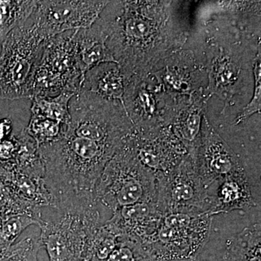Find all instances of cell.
<instances>
[{
  "instance_id": "cell-24",
  "label": "cell",
  "mask_w": 261,
  "mask_h": 261,
  "mask_svg": "<svg viewBox=\"0 0 261 261\" xmlns=\"http://www.w3.org/2000/svg\"><path fill=\"white\" fill-rule=\"evenodd\" d=\"M75 94L63 92L54 97H34L32 114L49 118L69 126L71 118L69 111L70 99Z\"/></svg>"
},
{
  "instance_id": "cell-16",
  "label": "cell",
  "mask_w": 261,
  "mask_h": 261,
  "mask_svg": "<svg viewBox=\"0 0 261 261\" xmlns=\"http://www.w3.org/2000/svg\"><path fill=\"white\" fill-rule=\"evenodd\" d=\"M207 60V86L206 93L209 97L217 95L224 102V108L241 88V63L235 53L219 47L210 51Z\"/></svg>"
},
{
  "instance_id": "cell-15",
  "label": "cell",
  "mask_w": 261,
  "mask_h": 261,
  "mask_svg": "<svg viewBox=\"0 0 261 261\" xmlns=\"http://www.w3.org/2000/svg\"><path fill=\"white\" fill-rule=\"evenodd\" d=\"M163 216L157 202H142L114 211L105 224L118 238L145 246L157 231Z\"/></svg>"
},
{
  "instance_id": "cell-8",
  "label": "cell",
  "mask_w": 261,
  "mask_h": 261,
  "mask_svg": "<svg viewBox=\"0 0 261 261\" xmlns=\"http://www.w3.org/2000/svg\"><path fill=\"white\" fill-rule=\"evenodd\" d=\"M157 203L163 215H208L211 195L199 174L195 154L187 153L172 171L157 176Z\"/></svg>"
},
{
  "instance_id": "cell-32",
  "label": "cell",
  "mask_w": 261,
  "mask_h": 261,
  "mask_svg": "<svg viewBox=\"0 0 261 261\" xmlns=\"http://www.w3.org/2000/svg\"><path fill=\"white\" fill-rule=\"evenodd\" d=\"M12 130H13V125H12L11 120L9 118L0 120V142L11 137Z\"/></svg>"
},
{
  "instance_id": "cell-19",
  "label": "cell",
  "mask_w": 261,
  "mask_h": 261,
  "mask_svg": "<svg viewBox=\"0 0 261 261\" xmlns=\"http://www.w3.org/2000/svg\"><path fill=\"white\" fill-rule=\"evenodd\" d=\"M81 90L96 94L123 105L125 92L124 79L117 63H104L89 70L84 75Z\"/></svg>"
},
{
  "instance_id": "cell-3",
  "label": "cell",
  "mask_w": 261,
  "mask_h": 261,
  "mask_svg": "<svg viewBox=\"0 0 261 261\" xmlns=\"http://www.w3.org/2000/svg\"><path fill=\"white\" fill-rule=\"evenodd\" d=\"M94 194L99 207L113 214L126 206L157 202V177L124 140L103 169Z\"/></svg>"
},
{
  "instance_id": "cell-27",
  "label": "cell",
  "mask_w": 261,
  "mask_h": 261,
  "mask_svg": "<svg viewBox=\"0 0 261 261\" xmlns=\"http://www.w3.org/2000/svg\"><path fill=\"white\" fill-rule=\"evenodd\" d=\"M118 241V236L104 223L91 238L82 261H108Z\"/></svg>"
},
{
  "instance_id": "cell-30",
  "label": "cell",
  "mask_w": 261,
  "mask_h": 261,
  "mask_svg": "<svg viewBox=\"0 0 261 261\" xmlns=\"http://www.w3.org/2000/svg\"><path fill=\"white\" fill-rule=\"evenodd\" d=\"M261 56L260 49L257 50L254 59V90L253 96L250 102L244 108L242 112L237 116L235 124L239 125L246 121L255 113H260L261 109Z\"/></svg>"
},
{
  "instance_id": "cell-29",
  "label": "cell",
  "mask_w": 261,
  "mask_h": 261,
  "mask_svg": "<svg viewBox=\"0 0 261 261\" xmlns=\"http://www.w3.org/2000/svg\"><path fill=\"white\" fill-rule=\"evenodd\" d=\"M108 261H155L143 245L137 242L118 238V243Z\"/></svg>"
},
{
  "instance_id": "cell-2",
  "label": "cell",
  "mask_w": 261,
  "mask_h": 261,
  "mask_svg": "<svg viewBox=\"0 0 261 261\" xmlns=\"http://www.w3.org/2000/svg\"><path fill=\"white\" fill-rule=\"evenodd\" d=\"M117 149L72 135L39 147L45 169L44 184L54 209L61 214H82L99 208L96 185Z\"/></svg>"
},
{
  "instance_id": "cell-11",
  "label": "cell",
  "mask_w": 261,
  "mask_h": 261,
  "mask_svg": "<svg viewBox=\"0 0 261 261\" xmlns=\"http://www.w3.org/2000/svg\"><path fill=\"white\" fill-rule=\"evenodd\" d=\"M125 141L156 177L167 174L188 153L170 126L135 127Z\"/></svg>"
},
{
  "instance_id": "cell-6",
  "label": "cell",
  "mask_w": 261,
  "mask_h": 261,
  "mask_svg": "<svg viewBox=\"0 0 261 261\" xmlns=\"http://www.w3.org/2000/svg\"><path fill=\"white\" fill-rule=\"evenodd\" d=\"M75 35V31L47 39L33 80L32 98L80 92L84 74L79 63Z\"/></svg>"
},
{
  "instance_id": "cell-17",
  "label": "cell",
  "mask_w": 261,
  "mask_h": 261,
  "mask_svg": "<svg viewBox=\"0 0 261 261\" xmlns=\"http://www.w3.org/2000/svg\"><path fill=\"white\" fill-rule=\"evenodd\" d=\"M209 96L205 89L190 96H178L170 128L189 153H195L201 135L202 118Z\"/></svg>"
},
{
  "instance_id": "cell-21",
  "label": "cell",
  "mask_w": 261,
  "mask_h": 261,
  "mask_svg": "<svg viewBox=\"0 0 261 261\" xmlns=\"http://www.w3.org/2000/svg\"><path fill=\"white\" fill-rule=\"evenodd\" d=\"M261 228L255 224L228 240L226 261H261Z\"/></svg>"
},
{
  "instance_id": "cell-10",
  "label": "cell",
  "mask_w": 261,
  "mask_h": 261,
  "mask_svg": "<svg viewBox=\"0 0 261 261\" xmlns=\"http://www.w3.org/2000/svg\"><path fill=\"white\" fill-rule=\"evenodd\" d=\"M124 85L123 102L134 126H169L177 95L166 92L152 73Z\"/></svg>"
},
{
  "instance_id": "cell-18",
  "label": "cell",
  "mask_w": 261,
  "mask_h": 261,
  "mask_svg": "<svg viewBox=\"0 0 261 261\" xmlns=\"http://www.w3.org/2000/svg\"><path fill=\"white\" fill-rule=\"evenodd\" d=\"M214 187L216 190L214 195H210L208 213L211 217L233 211L248 210L256 205L245 171L224 178Z\"/></svg>"
},
{
  "instance_id": "cell-1",
  "label": "cell",
  "mask_w": 261,
  "mask_h": 261,
  "mask_svg": "<svg viewBox=\"0 0 261 261\" xmlns=\"http://www.w3.org/2000/svg\"><path fill=\"white\" fill-rule=\"evenodd\" d=\"M173 1H111L97 19L125 81L143 80L187 39Z\"/></svg>"
},
{
  "instance_id": "cell-25",
  "label": "cell",
  "mask_w": 261,
  "mask_h": 261,
  "mask_svg": "<svg viewBox=\"0 0 261 261\" xmlns=\"http://www.w3.org/2000/svg\"><path fill=\"white\" fill-rule=\"evenodd\" d=\"M42 217L31 214H15L0 218V255L15 244L18 237L32 225L39 226Z\"/></svg>"
},
{
  "instance_id": "cell-28",
  "label": "cell",
  "mask_w": 261,
  "mask_h": 261,
  "mask_svg": "<svg viewBox=\"0 0 261 261\" xmlns=\"http://www.w3.org/2000/svg\"><path fill=\"white\" fill-rule=\"evenodd\" d=\"M42 247L39 236H29L2 253L0 261H38V252Z\"/></svg>"
},
{
  "instance_id": "cell-7",
  "label": "cell",
  "mask_w": 261,
  "mask_h": 261,
  "mask_svg": "<svg viewBox=\"0 0 261 261\" xmlns=\"http://www.w3.org/2000/svg\"><path fill=\"white\" fill-rule=\"evenodd\" d=\"M211 218L205 214H164L157 231L144 247L155 261L193 260L208 240Z\"/></svg>"
},
{
  "instance_id": "cell-20",
  "label": "cell",
  "mask_w": 261,
  "mask_h": 261,
  "mask_svg": "<svg viewBox=\"0 0 261 261\" xmlns=\"http://www.w3.org/2000/svg\"><path fill=\"white\" fill-rule=\"evenodd\" d=\"M77 56L82 73L104 63H116L106 46V36L97 21L89 29L75 31Z\"/></svg>"
},
{
  "instance_id": "cell-4",
  "label": "cell",
  "mask_w": 261,
  "mask_h": 261,
  "mask_svg": "<svg viewBox=\"0 0 261 261\" xmlns=\"http://www.w3.org/2000/svg\"><path fill=\"white\" fill-rule=\"evenodd\" d=\"M47 39L32 18L12 31L2 43L0 98H32V84Z\"/></svg>"
},
{
  "instance_id": "cell-14",
  "label": "cell",
  "mask_w": 261,
  "mask_h": 261,
  "mask_svg": "<svg viewBox=\"0 0 261 261\" xmlns=\"http://www.w3.org/2000/svg\"><path fill=\"white\" fill-rule=\"evenodd\" d=\"M152 74L168 93L190 96L205 89L206 67L196 59L193 51L181 48L166 58Z\"/></svg>"
},
{
  "instance_id": "cell-31",
  "label": "cell",
  "mask_w": 261,
  "mask_h": 261,
  "mask_svg": "<svg viewBox=\"0 0 261 261\" xmlns=\"http://www.w3.org/2000/svg\"><path fill=\"white\" fill-rule=\"evenodd\" d=\"M18 149V141L15 136L0 142V163L14 162Z\"/></svg>"
},
{
  "instance_id": "cell-22",
  "label": "cell",
  "mask_w": 261,
  "mask_h": 261,
  "mask_svg": "<svg viewBox=\"0 0 261 261\" xmlns=\"http://www.w3.org/2000/svg\"><path fill=\"white\" fill-rule=\"evenodd\" d=\"M16 137L18 141V149L13 162L15 168L19 172L30 177L44 179L45 169L39 146L25 129L22 130Z\"/></svg>"
},
{
  "instance_id": "cell-12",
  "label": "cell",
  "mask_w": 261,
  "mask_h": 261,
  "mask_svg": "<svg viewBox=\"0 0 261 261\" xmlns=\"http://www.w3.org/2000/svg\"><path fill=\"white\" fill-rule=\"evenodd\" d=\"M111 1H37L31 17L43 37L48 39L63 33L90 28Z\"/></svg>"
},
{
  "instance_id": "cell-5",
  "label": "cell",
  "mask_w": 261,
  "mask_h": 261,
  "mask_svg": "<svg viewBox=\"0 0 261 261\" xmlns=\"http://www.w3.org/2000/svg\"><path fill=\"white\" fill-rule=\"evenodd\" d=\"M69 111L71 121L66 136H75L118 149L134 128L121 102L86 91L80 90L70 99Z\"/></svg>"
},
{
  "instance_id": "cell-9",
  "label": "cell",
  "mask_w": 261,
  "mask_h": 261,
  "mask_svg": "<svg viewBox=\"0 0 261 261\" xmlns=\"http://www.w3.org/2000/svg\"><path fill=\"white\" fill-rule=\"evenodd\" d=\"M104 224L99 208L82 213H63L39 225L42 247L49 261H82L84 252L98 227Z\"/></svg>"
},
{
  "instance_id": "cell-23",
  "label": "cell",
  "mask_w": 261,
  "mask_h": 261,
  "mask_svg": "<svg viewBox=\"0 0 261 261\" xmlns=\"http://www.w3.org/2000/svg\"><path fill=\"white\" fill-rule=\"evenodd\" d=\"M37 1L0 0V39L27 23L37 9Z\"/></svg>"
},
{
  "instance_id": "cell-13",
  "label": "cell",
  "mask_w": 261,
  "mask_h": 261,
  "mask_svg": "<svg viewBox=\"0 0 261 261\" xmlns=\"http://www.w3.org/2000/svg\"><path fill=\"white\" fill-rule=\"evenodd\" d=\"M194 154L201 179L208 190L224 178L245 171L238 156L211 126L205 114Z\"/></svg>"
},
{
  "instance_id": "cell-26",
  "label": "cell",
  "mask_w": 261,
  "mask_h": 261,
  "mask_svg": "<svg viewBox=\"0 0 261 261\" xmlns=\"http://www.w3.org/2000/svg\"><path fill=\"white\" fill-rule=\"evenodd\" d=\"M25 129L40 147L64 138L68 126L43 116L32 114L29 126Z\"/></svg>"
}]
</instances>
